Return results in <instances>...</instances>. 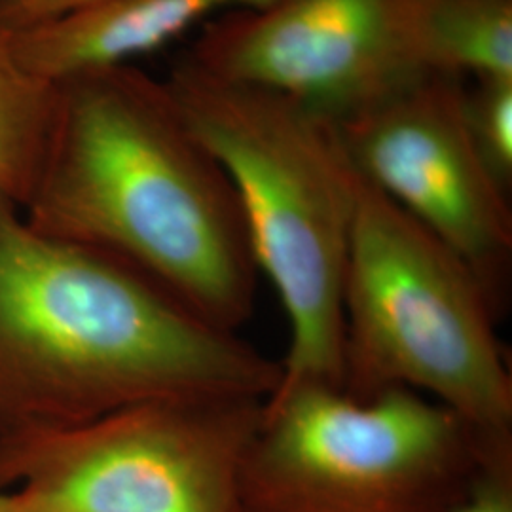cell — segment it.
Masks as SVG:
<instances>
[{
    "label": "cell",
    "mask_w": 512,
    "mask_h": 512,
    "mask_svg": "<svg viewBox=\"0 0 512 512\" xmlns=\"http://www.w3.org/2000/svg\"><path fill=\"white\" fill-rule=\"evenodd\" d=\"M57 86L27 71L0 21V194L29 202L50 147Z\"/></svg>",
    "instance_id": "cell-10"
},
{
    "label": "cell",
    "mask_w": 512,
    "mask_h": 512,
    "mask_svg": "<svg viewBox=\"0 0 512 512\" xmlns=\"http://www.w3.org/2000/svg\"><path fill=\"white\" fill-rule=\"evenodd\" d=\"M95 2L99 0H4L0 2V21L8 29H25L67 16Z\"/></svg>",
    "instance_id": "cell-14"
},
{
    "label": "cell",
    "mask_w": 512,
    "mask_h": 512,
    "mask_svg": "<svg viewBox=\"0 0 512 512\" xmlns=\"http://www.w3.org/2000/svg\"><path fill=\"white\" fill-rule=\"evenodd\" d=\"M272 0H99L67 16L10 29L21 65L59 84L78 74L131 65L188 29L236 8Z\"/></svg>",
    "instance_id": "cell-9"
},
{
    "label": "cell",
    "mask_w": 512,
    "mask_h": 512,
    "mask_svg": "<svg viewBox=\"0 0 512 512\" xmlns=\"http://www.w3.org/2000/svg\"><path fill=\"white\" fill-rule=\"evenodd\" d=\"M446 512H512V437L486 446Z\"/></svg>",
    "instance_id": "cell-13"
},
{
    "label": "cell",
    "mask_w": 512,
    "mask_h": 512,
    "mask_svg": "<svg viewBox=\"0 0 512 512\" xmlns=\"http://www.w3.org/2000/svg\"><path fill=\"white\" fill-rule=\"evenodd\" d=\"M0 2H4V0H0Z\"/></svg>",
    "instance_id": "cell-16"
},
{
    "label": "cell",
    "mask_w": 512,
    "mask_h": 512,
    "mask_svg": "<svg viewBox=\"0 0 512 512\" xmlns=\"http://www.w3.org/2000/svg\"><path fill=\"white\" fill-rule=\"evenodd\" d=\"M342 389L404 387L490 437H512V376L494 306L439 239L355 173L342 285Z\"/></svg>",
    "instance_id": "cell-4"
},
{
    "label": "cell",
    "mask_w": 512,
    "mask_h": 512,
    "mask_svg": "<svg viewBox=\"0 0 512 512\" xmlns=\"http://www.w3.org/2000/svg\"><path fill=\"white\" fill-rule=\"evenodd\" d=\"M0 512H14L10 497L6 494H2V492H0Z\"/></svg>",
    "instance_id": "cell-15"
},
{
    "label": "cell",
    "mask_w": 512,
    "mask_h": 512,
    "mask_svg": "<svg viewBox=\"0 0 512 512\" xmlns=\"http://www.w3.org/2000/svg\"><path fill=\"white\" fill-rule=\"evenodd\" d=\"M423 55L431 73L512 78V0H427Z\"/></svg>",
    "instance_id": "cell-11"
},
{
    "label": "cell",
    "mask_w": 512,
    "mask_h": 512,
    "mask_svg": "<svg viewBox=\"0 0 512 512\" xmlns=\"http://www.w3.org/2000/svg\"><path fill=\"white\" fill-rule=\"evenodd\" d=\"M497 439L404 387H277L241 459L238 512H446Z\"/></svg>",
    "instance_id": "cell-5"
},
{
    "label": "cell",
    "mask_w": 512,
    "mask_h": 512,
    "mask_svg": "<svg viewBox=\"0 0 512 512\" xmlns=\"http://www.w3.org/2000/svg\"><path fill=\"white\" fill-rule=\"evenodd\" d=\"M281 365L0 194V435L160 399H266Z\"/></svg>",
    "instance_id": "cell-1"
},
{
    "label": "cell",
    "mask_w": 512,
    "mask_h": 512,
    "mask_svg": "<svg viewBox=\"0 0 512 512\" xmlns=\"http://www.w3.org/2000/svg\"><path fill=\"white\" fill-rule=\"evenodd\" d=\"M264 401L160 399L0 435V492L14 512H238Z\"/></svg>",
    "instance_id": "cell-6"
},
{
    "label": "cell",
    "mask_w": 512,
    "mask_h": 512,
    "mask_svg": "<svg viewBox=\"0 0 512 512\" xmlns=\"http://www.w3.org/2000/svg\"><path fill=\"white\" fill-rule=\"evenodd\" d=\"M55 86L50 147L23 215L238 332L258 275L247 226L226 173L186 128L164 80L122 65Z\"/></svg>",
    "instance_id": "cell-2"
},
{
    "label": "cell",
    "mask_w": 512,
    "mask_h": 512,
    "mask_svg": "<svg viewBox=\"0 0 512 512\" xmlns=\"http://www.w3.org/2000/svg\"><path fill=\"white\" fill-rule=\"evenodd\" d=\"M336 126L355 173L463 260L501 319L511 291L509 190L476 150L458 76L423 74Z\"/></svg>",
    "instance_id": "cell-8"
},
{
    "label": "cell",
    "mask_w": 512,
    "mask_h": 512,
    "mask_svg": "<svg viewBox=\"0 0 512 512\" xmlns=\"http://www.w3.org/2000/svg\"><path fill=\"white\" fill-rule=\"evenodd\" d=\"M164 82L186 128L232 184L256 270L287 315L289 349L277 387H342L355 169L336 122L289 95L224 80L186 59Z\"/></svg>",
    "instance_id": "cell-3"
},
{
    "label": "cell",
    "mask_w": 512,
    "mask_h": 512,
    "mask_svg": "<svg viewBox=\"0 0 512 512\" xmlns=\"http://www.w3.org/2000/svg\"><path fill=\"white\" fill-rule=\"evenodd\" d=\"M427 0H272L205 21L188 63L289 95L334 122L431 73Z\"/></svg>",
    "instance_id": "cell-7"
},
{
    "label": "cell",
    "mask_w": 512,
    "mask_h": 512,
    "mask_svg": "<svg viewBox=\"0 0 512 512\" xmlns=\"http://www.w3.org/2000/svg\"><path fill=\"white\" fill-rule=\"evenodd\" d=\"M465 90V114L475 147L495 179L512 184V78H475Z\"/></svg>",
    "instance_id": "cell-12"
}]
</instances>
